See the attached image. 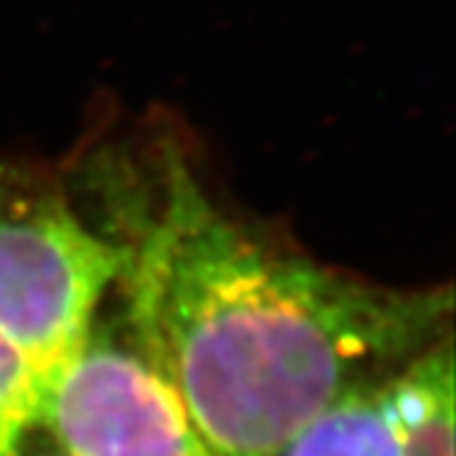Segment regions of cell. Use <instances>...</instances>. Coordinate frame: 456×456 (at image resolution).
I'll list each match as a JSON object with an SVG mask.
<instances>
[{
	"instance_id": "cell-1",
	"label": "cell",
	"mask_w": 456,
	"mask_h": 456,
	"mask_svg": "<svg viewBox=\"0 0 456 456\" xmlns=\"http://www.w3.org/2000/svg\"><path fill=\"white\" fill-rule=\"evenodd\" d=\"M61 170L119 248V322L218 456H277L342 393L454 332L452 284L317 259L224 196L170 117L94 127Z\"/></svg>"
},
{
	"instance_id": "cell-2",
	"label": "cell",
	"mask_w": 456,
	"mask_h": 456,
	"mask_svg": "<svg viewBox=\"0 0 456 456\" xmlns=\"http://www.w3.org/2000/svg\"><path fill=\"white\" fill-rule=\"evenodd\" d=\"M117 272L119 248L79 208L61 163L0 155V332L31 365L38 401Z\"/></svg>"
},
{
	"instance_id": "cell-3",
	"label": "cell",
	"mask_w": 456,
	"mask_h": 456,
	"mask_svg": "<svg viewBox=\"0 0 456 456\" xmlns=\"http://www.w3.org/2000/svg\"><path fill=\"white\" fill-rule=\"evenodd\" d=\"M36 431L64 456H218L119 317H94L41 393Z\"/></svg>"
},
{
	"instance_id": "cell-4",
	"label": "cell",
	"mask_w": 456,
	"mask_h": 456,
	"mask_svg": "<svg viewBox=\"0 0 456 456\" xmlns=\"http://www.w3.org/2000/svg\"><path fill=\"white\" fill-rule=\"evenodd\" d=\"M277 456H456L454 332L342 393Z\"/></svg>"
},
{
	"instance_id": "cell-5",
	"label": "cell",
	"mask_w": 456,
	"mask_h": 456,
	"mask_svg": "<svg viewBox=\"0 0 456 456\" xmlns=\"http://www.w3.org/2000/svg\"><path fill=\"white\" fill-rule=\"evenodd\" d=\"M38 383L18 347L0 332V456H23L36 434Z\"/></svg>"
},
{
	"instance_id": "cell-6",
	"label": "cell",
	"mask_w": 456,
	"mask_h": 456,
	"mask_svg": "<svg viewBox=\"0 0 456 456\" xmlns=\"http://www.w3.org/2000/svg\"><path fill=\"white\" fill-rule=\"evenodd\" d=\"M23 456H28V454L23 452ZM36 456H64V454H61V452H53V454H36Z\"/></svg>"
}]
</instances>
